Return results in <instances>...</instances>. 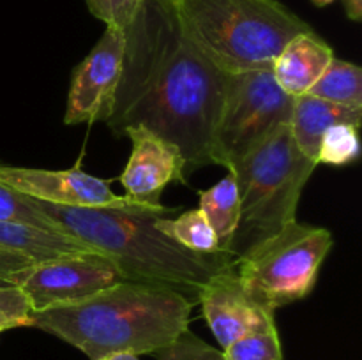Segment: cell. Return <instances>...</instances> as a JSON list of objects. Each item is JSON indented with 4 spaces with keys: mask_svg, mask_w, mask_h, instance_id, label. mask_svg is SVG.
<instances>
[{
    "mask_svg": "<svg viewBox=\"0 0 362 360\" xmlns=\"http://www.w3.org/2000/svg\"><path fill=\"white\" fill-rule=\"evenodd\" d=\"M124 34L122 74L106 126L120 136L141 124L172 141L186 176L214 164L212 140L228 74L189 41L168 0H144Z\"/></svg>",
    "mask_w": 362,
    "mask_h": 360,
    "instance_id": "cell-1",
    "label": "cell"
},
{
    "mask_svg": "<svg viewBox=\"0 0 362 360\" xmlns=\"http://www.w3.org/2000/svg\"><path fill=\"white\" fill-rule=\"evenodd\" d=\"M193 302L179 292L122 281L74 302L35 311L28 327L62 339L90 360L117 353L145 355L189 328Z\"/></svg>",
    "mask_w": 362,
    "mask_h": 360,
    "instance_id": "cell-2",
    "label": "cell"
},
{
    "mask_svg": "<svg viewBox=\"0 0 362 360\" xmlns=\"http://www.w3.org/2000/svg\"><path fill=\"white\" fill-rule=\"evenodd\" d=\"M30 201L57 232L112 258L127 281L175 289L193 304L209 279L228 263L226 254H200L173 242L156 228V214Z\"/></svg>",
    "mask_w": 362,
    "mask_h": 360,
    "instance_id": "cell-3",
    "label": "cell"
},
{
    "mask_svg": "<svg viewBox=\"0 0 362 360\" xmlns=\"http://www.w3.org/2000/svg\"><path fill=\"white\" fill-rule=\"evenodd\" d=\"M189 41L226 74L271 69L286 42L313 28L279 0H175Z\"/></svg>",
    "mask_w": 362,
    "mask_h": 360,
    "instance_id": "cell-4",
    "label": "cell"
},
{
    "mask_svg": "<svg viewBox=\"0 0 362 360\" xmlns=\"http://www.w3.org/2000/svg\"><path fill=\"white\" fill-rule=\"evenodd\" d=\"M317 166L297 148L290 124L230 166L240 196V222L230 254L239 256L251 244L296 221L300 194Z\"/></svg>",
    "mask_w": 362,
    "mask_h": 360,
    "instance_id": "cell-5",
    "label": "cell"
},
{
    "mask_svg": "<svg viewBox=\"0 0 362 360\" xmlns=\"http://www.w3.org/2000/svg\"><path fill=\"white\" fill-rule=\"evenodd\" d=\"M329 229L296 221L251 244L233 261V268L255 304L276 313L286 304L306 299L331 251Z\"/></svg>",
    "mask_w": 362,
    "mask_h": 360,
    "instance_id": "cell-6",
    "label": "cell"
},
{
    "mask_svg": "<svg viewBox=\"0 0 362 360\" xmlns=\"http://www.w3.org/2000/svg\"><path fill=\"white\" fill-rule=\"evenodd\" d=\"M293 97L271 69L228 74L223 108L212 140V161L226 169L264 138L292 119Z\"/></svg>",
    "mask_w": 362,
    "mask_h": 360,
    "instance_id": "cell-7",
    "label": "cell"
},
{
    "mask_svg": "<svg viewBox=\"0 0 362 360\" xmlns=\"http://www.w3.org/2000/svg\"><path fill=\"white\" fill-rule=\"evenodd\" d=\"M0 182L16 193L30 196L34 200L46 201L64 207H92V208H117L126 212H147V214L165 215L173 208L159 205L140 203L127 196L113 193L106 180L88 175L83 169H41L11 166L0 162Z\"/></svg>",
    "mask_w": 362,
    "mask_h": 360,
    "instance_id": "cell-8",
    "label": "cell"
},
{
    "mask_svg": "<svg viewBox=\"0 0 362 360\" xmlns=\"http://www.w3.org/2000/svg\"><path fill=\"white\" fill-rule=\"evenodd\" d=\"M122 281H127V277L112 258L88 251L39 261L14 286L23 289L35 313L81 300Z\"/></svg>",
    "mask_w": 362,
    "mask_h": 360,
    "instance_id": "cell-9",
    "label": "cell"
},
{
    "mask_svg": "<svg viewBox=\"0 0 362 360\" xmlns=\"http://www.w3.org/2000/svg\"><path fill=\"white\" fill-rule=\"evenodd\" d=\"M124 49V28L106 25L98 44L74 69L64 124L76 126L108 120L122 74Z\"/></svg>",
    "mask_w": 362,
    "mask_h": 360,
    "instance_id": "cell-10",
    "label": "cell"
},
{
    "mask_svg": "<svg viewBox=\"0 0 362 360\" xmlns=\"http://www.w3.org/2000/svg\"><path fill=\"white\" fill-rule=\"evenodd\" d=\"M124 134L133 143L131 157L119 179L126 189V196L159 207L163 205V189L170 182L187 184L182 154L177 145L141 124L127 127Z\"/></svg>",
    "mask_w": 362,
    "mask_h": 360,
    "instance_id": "cell-11",
    "label": "cell"
},
{
    "mask_svg": "<svg viewBox=\"0 0 362 360\" xmlns=\"http://www.w3.org/2000/svg\"><path fill=\"white\" fill-rule=\"evenodd\" d=\"M198 302L221 349L244 335L276 325L274 313L255 304L244 292L233 261H228L209 279L202 288Z\"/></svg>",
    "mask_w": 362,
    "mask_h": 360,
    "instance_id": "cell-12",
    "label": "cell"
},
{
    "mask_svg": "<svg viewBox=\"0 0 362 360\" xmlns=\"http://www.w3.org/2000/svg\"><path fill=\"white\" fill-rule=\"evenodd\" d=\"M332 59L334 52L331 46L310 30L286 42L281 53L276 56L271 71L279 87L290 97H299L310 92Z\"/></svg>",
    "mask_w": 362,
    "mask_h": 360,
    "instance_id": "cell-13",
    "label": "cell"
},
{
    "mask_svg": "<svg viewBox=\"0 0 362 360\" xmlns=\"http://www.w3.org/2000/svg\"><path fill=\"white\" fill-rule=\"evenodd\" d=\"M361 120L362 108L334 104V102L304 94L293 97L290 131H292L293 141H296L297 148L303 152V155H306L310 161L317 162L322 136L329 127L336 126V124H350V126L359 127Z\"/></svg>",
    "mask_w": 362,
    "mask_h": 360,
    "instance_id": "cell-14",
    "label": "cell"
},
{
    "mask_svg": "<svg viewBox=\"0 0 362 360\" xmlns=\"http://www.w3.org/2000/svg\"><path fill=\"white\" fill-rule=\"evenodd\" d=\"M0 247L20 251L35 261L95 251L71 235H62V233L35 228L23 222L6 221V219H0Z\"/></svg>",
    "mask_w": 362,
    "mask_h": 360,
    "instance_id": "cell-15",
    "label": "cell"
},
{
    "mask_svg": "<svg viewBox=\"0 0 362 360\" xmlns=\"http://www.w3.org/2000/svg\"><path fill=\"white\" fill-rule=\"evenodd\" d=\"M218 239L219 253L230 254L240 222V196L235 176L226 173L211 189L200 191V207Z\"/></svg>",
    "mask_w": 362,
    "mask_h": 360,
    "instance_id": "cell-16",
    "label": "cell"
},
{
    "mask_svg": "<svg viewBox=\"0 0 362 360\" xmlns=\"http://www.w3.org/2000/svg\"><path fill=\"white\" fill-rule=\"evenodd\" d=\"M308 94L334 104L362 108L361 67L334 56Z\"/></svg>",
    "mask_w": 362,
    "mask_h": 360,
    "instance_id": "cell-17",
    "label": "cell"
},
{
    "mask_svg": "<svg viewBox=\"0 0 362 360\" xmlns=\"http://www.w3.org/2000/svg\"><path fill=\"white\" fill-rule=\"evenodd\" d=\"M156 228L165 233L168 239L186 249L200 254H218L219 246L211 222L205 217L202 208L184 212L177 219H166L165 215H156ZM223 254V253H221Z\"/></svg>",
    "mask_w": 362,
    "mask_h": 360,
    "instance_id": "cell-18",
    "label": "cell"
},
{
    "mask_svg": "<svg viewBox=\"0 0 362 360\" xmlns=\"http://www.w3.org/2000/svg\"><path fill=\"white\" fill-rule=\"evenodd\" d=\"M359 127L350 124H336L329 127L322 136L320 148H318V164L327 166H346L356 161L361 152Z\"/></svg>",
    "mask_w": 362,
    "mask_h": 360,
    "instance_id": "cell-19",
    "label": "cell"
},
{
    "mask_svg": "<svg viewBox=\"0 0 362 360\" xmlns=\"http://www.w3.org/2000/svg\"><path fill=\"white\" fill-rule=\"evenodd\" d=\"M225 360H283L278 327L264 328L237 339L223 349Z\"/></svg>",
    "mask_w": 362,
    "mask_h": 360,
    "instance_id": "cell-20",
    "label": "cell"
},
{
    "mask_svg": "<svg viewBox=\"0 0 362 360\" xmlns=\"http://www.w3.org/2000/svg\"><path fill=\"white\" fill-rule=\"evenodd\" d=\"M0 219L23 222V224L35 226V228L57 232L52 219H48L42 212H39L32 205L30 198L21 193H16L11 187L4 186L2 182H0Z\"/></svg>",
    "mask_w": 362,
    "mask_h": 360,
    "instance_id": "cell-21",
    "label": "cell"
},
{
    "mask_svg": "<svg viewBox=\"0 0 362 360\" xmlns=\"http://www.w3.org/2000/svg\"><path fill=\"white\" fill-rule=\"evenodd\" d=\"M158 360H225V355L187 328L172 344L159 349Z\"/></svg>",
    "mask_w": 362,
    "mask_h": 360,
    "instance_id": "cell-22",
    "label": "cell"
},
{
    "mask_svg": "<svg viewBox=\"0 0 362 360\" xmlns=\"http://www.w3.org/2000/svg\"><path fill=\"white\" fill-rule=\"evenodd\" d=\"M34 313L23 289L14 284L0 286V332L18 327H28Z\"/></svg>",
    "mask_w": 362,
    "mask_h": 360,
    "instance_id": "cell-23",
    "label": "cell"
},
{
    "mask_svg": "<svg viewBox=\"0 0 362 360\" xmlns=\"http://www.w3.org/2000/svg\"><path fill=\"white\" fill-rule=\"evenodd\" d=\"M92 16L103 23L126 28L134 20L144 0H85Z\"/></svg>",
    "mask_w": 362,
    "mask_h": 360,
    "instance_id": "cell-24",
    "label": "cell"
},
{
    "mask_svg": "<svg viewBox=\"0 0 362 360\" xmlns=\"http://www.w3.org/2000/svg\"><path fill=\"white\" fill-rule=\"evenodd\" d=\"M39 261L32 260L20 251L0 247V281L6 284H16L27 270H30Z\"/></svg>",
    "mask_w": 362,
    "mask_h": 360,
    "instance_id": "cell-25",
    "label": "cell"
},
{
    "mask_svg": "<svg viewBox=\"0 0 362 360\" xmlns=\"http://www.w3.org/2000/svg\"><path fill=\"white\" fill-rule=\"evenodd\" d=\"M346 9V16L352 21H361L362 18V0H343Z\"/></svg>",
    "mask_w": 362,
    "mask_h": 360,
    "instance_id": "cell-26",
    "label": "cell"
},
{
    "mask_svg": "<svg viewBox=\"0 0 362 360\" xmlns=\"http://www.w3.org/2000/svg\"><path fill=\"white\" fill-rule=\"evenodd\" d=\"M101 360H140L136 355H129V353H117V355L105 356Z\"/></svg>",
    "mask_w": 362,
    "mask_h": 360,
    "instance_id": "cell-27",
    "label": "cell"
},
{
    "mask_svg": "<svg viewBox=\"0 0 362 360\" xmlns=\"http://www.w3.org/2000/svg\"><path fill=\"white\" fill-rule=\"evenodd\" d=\"M311 2L318 7H325V6H329V4L334 2V0H311Z\"/></svg>",
    "mask_w": 362,
    "mask_h": 360,
    "instance_id": "cell-28",
    "label": "cell"
},
{
    "mask_svg": "<svg viewBox=\"0 0 362 360\" xmlns=\"http://www.w3.org/2000/svg\"><path fill=\"white\" fill-rule=\"evenodd\" d=\"M168 2H175V0H168Z\"/></svg>",
    "mask_w": 362,
    "mask_h": 360,
    "instance_id": "cell-29",
    "label": "cell"
}]
</instances>
